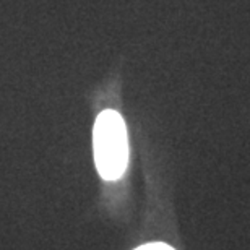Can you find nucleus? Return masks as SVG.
Masks as SVG:
<instances>
[{"label":"nucleus","instance_id":"nucleus-1","mask_svg":"<svg viewBox=\"0 0 250 250\" xmlns=\"http://www.w3.org/2000/svg\"><path fill=\"white\" fill-rule=\"evenodd\" d=\"M93 149L99 176L117 181L128 164V138L122 116L116 111H104L93 128Z\"/></svg>","mask_w":250,"mask_h":250},{"label":"nucleus","instance_id":"nucleus-2","mask_svg":"<svg viewBox=\"0 0 250 250\" xmlns=\"http://www.w3.org/2000/svg\"><path fill=\"white\" fill-rule=\"evenodd\" d=\"M135 250H174V249L163 242H151V244H145V246L135 249Z\"/></svg>","mask_w":250,"mask_h":250}]
</instances>
